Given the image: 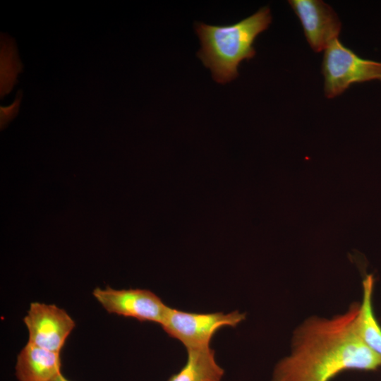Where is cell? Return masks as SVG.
I'll use <instances>...</instances> for the list:
<instances>
[{
	"label": "cell",
	"mask_w": 381,
	"mask_h": 381,
	"mask_svg": "<svg viewBox=\"0 0 381 381\" xmlns=\"http://www.w3.org/2000/svg\"><path fill=\"white\" fill-rule=\"evenodd\" d=\"M29 332L28 342L60 353L75 322L63 309L52 304L32 303L24 318Z\"/></svg>",
	"instance_id": "cell-6"
},
{
	"label": "cell",
	"mask_w": 381,
	"mask_h": 381,
	"mask_svg": "<svg viewBox=\"0 0 381 381\" xmlns=\"http://www.w3.org/2000/svg\"><path fill=\"white\" fill-rule=\"evenodd\" d=\"M60 373V353L28 342L18 356L15 375L18 381H52Z\"/></svg>",
	"instance_id": "cell-8"
},
{
	"label": "cell",
	"mask_w": 381,
	"mask_h": 381,
	"mask_svg": "<svg viewBox=\"0 0 381 381\" xmlns=\"http://www.w3.org/2000/svg\"><path fill=\"white\" fill-rule=\"evenodd\" d=\"M374 278L368 274L363 281V299L354 320L356 332L361 340L371 350L381 356V327L373 308Z\"/></svg>",
	"instance_id": "cell-9"
},
{
	"label": "cell",
	"mask_w": 381,
	"mask_h": 381,
	"mask_svg": "<svg viewBox=\"0 0 381 381\" xmlns=\"http://www.w3.org/2000/svg\"><path fill=\"white\" fill-rule=\"evenodd\" d=\"M358 305L331 319L305 321L294 333L291 354L276 365L272 381H330L346 370L380 368L381 356L356 332Z\"/></svg>",
	"instance_id": "cell-1"
},
{
	"label": "cell",
	"mask_w": 381,
	"mask_h": 381,
	"mask_svg": "<svg viewBox=\"0 0 381 381\" xmlns=\"http://www.w3.org/2000/svg\"><path fill=\"white\" fill-rule=\"evenodd\" d=\"M92 294L107 312L140 322L161 325L169 308L155 294L146 289L96 288Z\"/></svg>",
	"instance_id": "cell-5"
},
{
	"label": "cell",
	"mask_w": 381,
	"mask_h": 381,
	"mask_svg": "<svg viewBox=\"0 0 381 381\" xmlns=\"http://www.w3.org/2000/svg\"><path fill=\"white\" fill-rule=\"evenodd\" d=\"M1 98L10 92L17 83V75L23 70L15 40L6 34H1Z\"/></svg>",
	"instance_id": "cell-11"
},
{
	"label": "cell",
	"mask_w": 381,
	"mask_h": 381,
	"mask_svg": "<svg viewBox=\"0 0 381 381\" xmlns=\"http://www.w3.org/2000/svg\"><path fill=\"white\" fill-rule=\"evenodd\" d=\"M299 19L309 45L315 52L324 51L339 38L341 23L334 10L321 0H289Z\"/></svg>",
	"instance_id": "cell-7"
},
{
	"label": "cell",
	"mask_w": 381,
	"mask_h": 381,
	"mask_svg": "<svg viewBox=\"0 0 381 381\" xmlns=\"http://www.w3.org/2000/svg\"><path fill=\"white\" fill-rule=\"evenodd\" d=\"M245 319L238 310L198 313L169 308L160 325L171 337L181 341L186 349L210 346L214 334L225 327H235Z\"/></svg>",
	"instance_id": "cell-4"
},
{
	"label": "cell",
	"mask_w": 381,
	"mask_h": 381,
	"mask_svg": "<svg viewBox=\"0 0 381 381\" xmlns=\"http://www.w3.org/2000/svg\"><path fill=\"white\" fill-rule=\"evenodd\" d=\"M322 73L325 95L334 98L352 84L381 82V61L360 57L337 38L324 50Z\"/></svg>",
	"instance_id": "cell-3"
},
{
	"label": "cell",
	"mask_w": 381,
	"mask_h": 381,
	"mask_svg": "<svg viewBox=\"0 0 381 381\" xmlns=\"http://www.w3.org/2000/svg\"><path fill=\"white\" fill-rule=\"evenodd\" d=\"M52 381H69V380H67L61 373H60Z\"/></svg>",
	"instance_id": "cell-13"
},
{
	"label": "cell",
	"mask_w": 381,
	"mask_h": 381,
	"mask_svg": "<svg viewBox=\"0 0 381 381\" xmlns=\"http://www.w3.org/2000/svg\"><path fill=\"white\" fill-rule=\"evenodd\" d=\"M184 366L168 381H221L224 370L215 361L214 351L210 346L187 349Z\"/></svg>",
	"instance_id": "cell-10"
},
{
	"label": "cell",
	"mask_w": 381,
	"mask_h": 381,
	"mask_svg": "<svg viewBox=\"0 0 381 381\" xmlns=\"http://www.w3.org/2000/svg\"><path fill=\"white\" fill-rule=\"evenodd\" d=\"M22 96V90H20L18 91L16 96V99L11 105L7 107L1 106L0 112L1 128H3L18 114Z\"/></svg>",
	"instance_id": "cell-12"
},
{
	"label": "cell",
	"mask_w": 381,
	"mask_h": 381,
	"mask_svg": "<svg viewBox=\"0 0 381 381\" xmlns=\"http://www.w3.org/2000/svg\"><path fill=\"white\" fill-rule=\"evenodd\" d=\"M272 23L269 6L231 25L195 23L201 47L197 53L203 65L210 68L213 79L225 84L238 76V68L256 54L254 42Z\"/></svg>",
	"instance_id": "cell-2"
}]
</instances>
